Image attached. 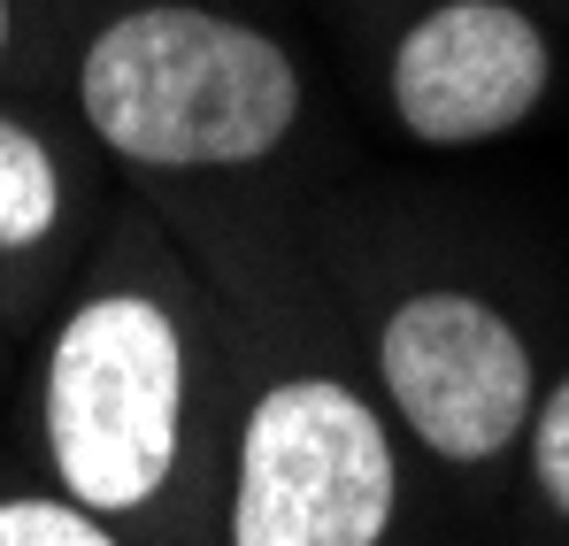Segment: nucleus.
<instances>
[{"label":"nucleus","instance_id":"obj_8","mask_svg":"<svg viewBox=\"0 0 569 546\" xmlns=\"http://www.w3.org/2000/svg\"><path fill=\"white\" fill-rule=\"evenodd\" d=\"M86 0H0V92H39L54 86L62 39Z\"/></svg>","mask_w":569,"mask_h":546},{"label":"nucleus","instance_id":"obj_3","mask_svg":"<svg viewBox=\"0 0 569 546\" xmlns=\"http://www.w3.org/2000/svg\"><path fill=\"white\" fill-rule=\"evenodd\" d=\"M408 439L378 385L323 355L247 363L208 546H400Z\"/></svg>","mask_w":569,"mask_h":546},{"label":"nucleus","instance_id":"obj_9","mask_svg":"<svg viewBox=\"0 0 569 546\" xmlns=\"http://www.w3.org/2000/svg\"><path fill=\"white\" fill-rule=\"evenodd\" d=\"M523 493L539 500L547 524L569 532V363L539 385V408L523 431Z\"/></svg>","mask_w":569,"mask_h":546},{"label":"nucleus","instance_id":"obj_6","mask_svg":"<svg viewBox=\"0 0 569 546\" xmlns=\"http://www.w3.org/2000/svg\"><path fill=\"white\" fill-rule=\"evenodd\" d=\"M93 147L70 116H47L39 92H0V308L16 339L54 308L100 239Z\"/></svg>","mask_w":569,"mask_h":546},{"label":"nucleus","instance_id":"obj_1","mask_svg":"<svg viewBox=\"0 0 569 546\" xmlns=\"http://www.w3.org/2000/svg\"><path fill=\"white\" fill-rule=\"evenodd\" d=\"M23 347V439L39 477L139 546H208L239 339L178 239H162L154 216L100 231Z\"/></svg>","mask_w":569,"mask_h":546},{"label":"nucleus","instance_id":"obj_7","mask_svg":"<svg viewBox=\"0 0 569 546\" xmlns=\"http://www.w3.org/2000/svg\"><path fill=\"white\" fill-rule=\"evenodd\" d=\"M0 546H139V539L116 532L108 516H93L86 500L54 493L47 477H31V485H0Z\"/></svg>","mask_w":569,"mask_h":546},{"label":"nucleus","instance_id":"obj_10","mask_svg":"<svg viewBox=\"0 0 569 546\" xmlns=\"http://www.w3.org/2000/svg\"><path fill=\"white\" fill-rule=\"evenodd\" d=\"M23 339H16V324H8V308H0V369H8V355H16Z\"/></svg>","mask_w":569,"mask_h":546},{"label":"nucleus","instance_id":"obj_4","mask_svg":"<svg viewBox=\"0 0 569 546\" xmlns=\"http://www.w3.org/2000/svg\"><path fill=\"white\" fill-rule=\"evenodd\" d=\"M362 377L378 385L400 439L447 477H500L523 455L539 408V339L523 316L470 277H408L392 285L362 339Z\"/></svg>","mask_w":569,"mask_h":546},{"label":"nucleus","instance_id":"obj_5","mask_svg":"<svg viewBox=\"0 0 569 546\" xmlns=\"http://www.w3.org/2000/svg\"><path fill=\"white\" fill-rule=\"evenodd\" d=\"M385 116L400 139L462 155L523 131L555 92V31L531 0H423L385 39Z\"/></svg>","mask_w":569,"mask_h":546},{"label":"nucleus","instance_id":"obj_2","mask_svg":"<svg viewBox=\"0 0 569 546\" xmlns=\"http://www.w3.org/2000/svg\"><path fill=\"white\" fill-rule=\"evenodd\" d=\"M54 92L100 162L154 185L270 170L316 100L300 47L231 0H86Z\"/></svg>","mask_w":569,"mask_h":546}]
</instances>
